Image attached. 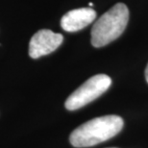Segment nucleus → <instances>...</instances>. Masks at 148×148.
I'll return each mask as SVG.
<instances>
[{
  "label": "nucleus",
  "mask_w": 148,
  "mask_h": 148,
  "mask_svg": "<svg viewBox=\"0 0 148 148\" xmlns=\"http://www.w3.org/2000/svg\"><path fill=\"white\" fill-rule=\"evenodd\" d=\"M123 119L118 115L93 118L80 125L71 133L69 140L77 148L90 147L116 136L123 128Z\"/></svg>",
  "instance_id": "obj_1"
},
{
  "label": "nucleus",
  "mask_w": 148,
  "mask_h": 148,
  "mask_svg": "<svg viewBox=\"0 0 148 148\" xmlns=\"http://www.w3.org/2000/svg\"><path fill=\"white\" fill-rule=\"evenodd\" d=\"M129 20V10L124 3H117L99 17L91 29V44L103 47L121 36Z\"/></svg>",
  "instance_id": "obj_2"
},
{
  "label": "nucleus",
  "mask_w": 148,
  "mask_h": 148,
  "mask_svg": "<svg viewBox=\"0 0 148 148\" xmlns=\"http://www.w3.org/2000/svg\"><path fill=\"white\" fill-rule=\"evenodd\" d=\"M111 84L112 79L106 74H97L90 77L70 94L64 106L69 111L78 110L98 98L110 88Z\"/></svg>",
  "instance_id": "obj_3"
},
{
  "label": "nucleus",
  "mask_w": 148,
  "mask_h": 148,
  "mask_svg": "<svg viewBox=\"0 0 148 148\" xmlns=\"http://www.w3.org/2000/svg\"><path fill=\"white\" fill-rule=\"evenodd\" d=\"M64 40L62 34L54 33L48 29L38 31L29 42V56L33 59L40 58L55 51Z\"/></svg>",
  "instance_id": "obj_4"
},
{
  "label": "nucleus",
  "mask_w": 148,
  "mask_h": 148,
  "mask_svg": "<svg viewBox=\"0 0 148 148\" xmlns=\"http://www.w3.org/2000/svg\"><path fill=\"white\" fill-rule=\"evenodd\" d=\"M96 17L92 8H79L69 11L61 19V26L66 32H77L87 27Z\"/></svg>",
  "instance_id": "obj_5"
},
{
  "label": "nucleus",
  "mask_w": 148,
  "mask_h": 148,
  "mask_svg": "<svg viewBox=\"0 0 148 148\" xmlns=\"http://www.w3.org/2000/svg\"><path fill=\"white\" fill-rule=\"evenodd\" d=\"M145 79H146V82L148 83V64H147L146 69H145Z\"/></svg>",
  "instance_id": "obj_6"
},
{
  "label": "nucleus",
  "mask_w": 148,
  "mask_h": 148,
  "mask_svg": "<svg viewBox=\"0 0 148 148\" xmlns=\"http://www.w3.org/2000/svg\"><path fill=\"white\" fill-rule=\"evenodd\" d=\"M88 5H90V7H92V6H93V3H90V4H88Z\"/></svg>",
  "instance_id": "obj_7"
}]
</instances>
